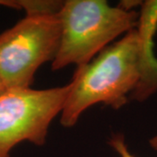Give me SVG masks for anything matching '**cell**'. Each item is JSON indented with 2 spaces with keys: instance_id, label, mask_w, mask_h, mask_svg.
<instances>
[{
  "instance_id": "cell-1",
  "label": "cell",
  "mask_w": 157,
  "mask_h": 157,
  "mask_svg": "<svg viewBox=\"0 0 157 157\" xmlns=\"http://www.w3.org/2000/svg\"><path fill=\"white\" fill-rule=\"evenodd\" d=\"M140 74V40L135 28L103 49L88 64L77 67L60 123L66 128L73 127L85 110L98 103L113 109L123 107L139 84Z\"/></svg>"
},
{
  "instance_id": "cell-8",
  "label": "cell",
  "mask_w": 157,
  "mask_h": 157,
  "mask_svg": "<svg viewBox=\"0 0 157 157\" xmlns=\"http://www.w3.org/2000/svg\"><path fill=\"white\" fill-rule=\"evenodd\" d=\"M149 145L153 149L157 151V135L155 136H154V137H152L151 139L149 140Z\"/></svg>"
},
{
  "instance_id": "cell-6",
  "label": "cell",
  "mask_w": 157,
  "mask_h": 157,
  "mask_svg": "<svg viewBox=\"0 0 157 157\" xmlns=\"http://www.w3.org/2000/svg\"><path fill=\"white\" fill-rule=\"evenodd\" d=\"M108 143L114 149V151L117 152L120 157H135L129 151L123 135L118 134V135H113Z\"/></svg>"
},
{
  "instance_id": "cell-4",
  "label": "cell",
  "mask_w": 157,
  "mask_h": 157,
  "mask_svg": "<svg viewBox=\"0 0 157 157\" xmlns=\"http://www.w3.org/2000/svg\"><path fill=\"white\" fill-rule=\"evenodd\" d=\"M73 87L72 80L48 89H6L0 95V157H10L25 140L44 145L51 122L61 113Z\"/></svg>"
},
{
  "instance_id": "cell-9",
  "label": "cell",
  "mask_w": 157,
  "mask_h": 157,
  "mask_svg": "<svg viewBox=\"0 0 157 157\" xmlns=\"http://www.w3.org/2000/svg\"><path fill=\"white\" fill-rule=\"evenodd\" d=\"M6 90V87L5 86V85L3 83V81H2V79L0 78V95L5 92Z\"/></svg>"
},
{
  "instance_id": "cell-3",
  "label": "cell",
  "mask_w": 157,
  "mask_h": 157,
  "mask_svg": "<svg viewBox=\"0 0 157 157\" xmlns=\"http://www.w3.org/2000/svg\"><path fill=\"white\" fill-rule=\"evenodd\" d=\"M60 37L58 13L28 14L0 33V78L6 89L30 88L37 70L54 60Z\"/></svg>"
},
{
  "instance_id": "cell-5",
  "label": "cell",
  "mask_w": 157,
  "mask_h": 157,
  "mask_svg": "<svg viewBox=\"0 0 157 157\" xmlns=\"http://www.w3.org/2000/svg\"><path fill=\"white\" fill-rule=\"evenodd\" d=\"M140 6L136 30L140 40L141 74L130 99L141 102L157 92V59L153 51V39L157 31V0L144 1Z\"/></svg>"
},
{
  "instance_id": "cell-7",
  "label": "cell",
  "mask_w": 157,
  "mask_h": 157,
  "mask_svg": "<svg viewBox=\"0 0 157 157\" xmlns=\"http://www.w3.org/2000/svg\"><path fill=\"white\" fill-rule=\"evenodd\" d=\"M0 6H7L10 8L20 10V7L17 4V1H13V0H0Z\"/></svg>"
},
{
  "instance_id": "cell-2",
  "label": "cell",
  "mask_w": 157,
  "mask_h": 157,
  "mask_svg": "<svg viewBox=\"0 0 157 157\" xmlns=\"http://www.w3.org/2000/svg\"><path fill=\"white\" fill-rule=\"evenodd\" d=\"M139 12L104 0H67L58 15L61 24L59 48L52 62L53 71L70 65L88 64L110 42L136 28Z\"/></svg>"
}]
</instances>
